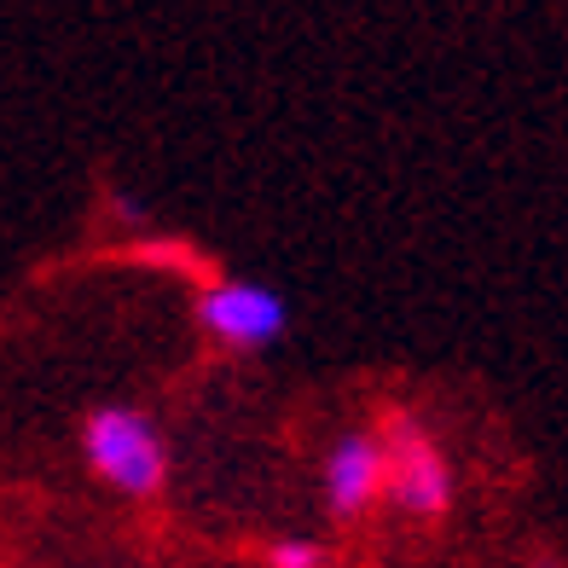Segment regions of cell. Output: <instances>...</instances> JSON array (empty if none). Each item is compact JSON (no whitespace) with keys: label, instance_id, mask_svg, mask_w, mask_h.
I'll return each instance as SVG.
<instances>
[{"label":"cell","instance_id":"cell-3","mask_svg":"<svg viewBox=\"0 0 568 568\" xmlns=\"http://www.w3.org/2000/svg\"><path fill=\"white\" fill-rule=\"evenodd\" d=\"M383 447H389V505L418 523H442L453 510V464L429 442V429L412 412H389Z\"/></svg>","mask_w":568,"mask_h":568},{"label":"cell","instance_id":"cell-1","mask_svg":"<svg viewBox=\"0 0 568 568\" xmlns=\"http://www.w3.org/2000/svg\"><path fill=\"white\" fill-rule=\"evenodd\" d=\"M75 447H82V464L122 499H163L169 487V435L151 418L145 406L128 400H99L82 412V429H75Z\"/></svg>","mask_w":568,"mask_h":568},{"label":"cell","instance_id":"cell-4","mask_svg":"<svg viewBox=\"0 0 568 568\" xmlns=\"http://www.w3.org/2000/svg\"><path fill=\"white\" fill-rule=\"evenodd\" d=\"M320 494L337 523H359L377 499H389V447H383L377 429H343L325 447Z\"/></svg>","mask_w":568,"mask_h":568},{"label":"cell","instance_id":"cell-5","mask_svg":"<svg viewBox=\"0 0 568 568\" xmlns=\"http://www.w3.org/2000/svg\"><path fill=\"white\" fill-rule=\"evenodd\" d=\"M262 568H331V551L314 534H278L262 546Z\"/></svg>","mask_w":568,"mask_h":568},{"label":"cell","instance_id":"cell-2","mask_svg":"<svg viewBox=\"0 0 568 568\" xmlns=\"http://www.w3.org/2000/svg\"><path fill=\"white\" fill-rule=\"evenodd\" d=\"M192 320L215 348L232 354H262L291 331V302L262 278H239V273H215L192 291Z\"/></svg>","mask_w":568,"mask_h":568}]
</instances>
